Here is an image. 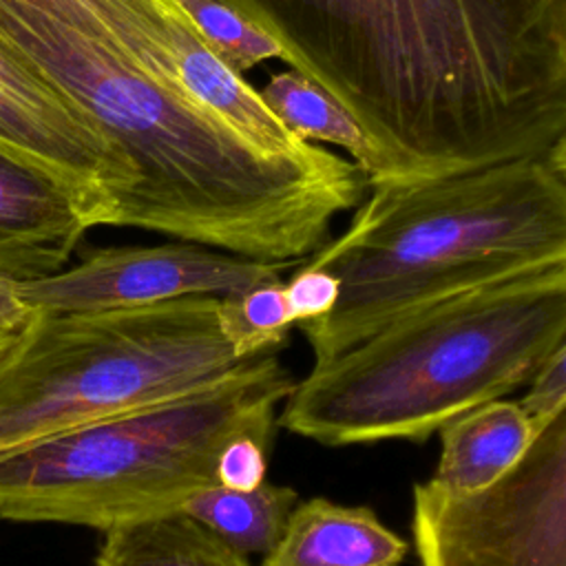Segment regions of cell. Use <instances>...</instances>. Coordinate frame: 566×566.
<instances>
[{
  "label": "cell",
  "mask_w": 566,
  "mask_h": 566,
  "mask_svg": "<svg viewBox=\"0 0 566 566\" xmlns=\"http://www.w3.org/2000/svg\"><path fill=\"white\" fill-rule=\"evenodd\" d=\"M217 321L237 358L252 360L279 354L294 327L283 279H270L219 298Z\"/></svg>",
  "instance_id": "obj_18"
},
{
  "label": "cell",
  "mask_w": 566,
  "mask_h": 566,
  "mask_svg": "<svg viewBox=\"0 0 566 566\" xmlns=\"http://www.w3.org/2000/svg\"><path fill=\"white\" fill-rule=\"evenodd\" d=\"M95 566H250L181 511L104 533Z\"/></svg>",
  "instance_id": "obj_17"
},
{
  "label": "cell",
  "mask_w": 566,
  "mask_h": 566,
  "mask_svg": "<svg viewBox=\"0 0 566 566\" xmlns=\"http://www.w3.org/2000/svg\"><path fill=\"white\" fill-rule=\"evenodd\" d=\"M270 438L237 436L217 455L214 480L219 486L234 491H252L265 482L268 475Z\"/></svg>",
  "instance_id": "obj_22"
},
{
  "label": "cell",
  "mask_w": 566,
  "mask_h": 566,
  "mask_svg": "<svg viewBox=\"0 0 566 566\" xmlns=\"http://www.w3.org/2000/svg\"><path fill=\"white\" fill-rule=\"evenodd\" d=\"M438 433L440 458L427 484L440 493L467 495L509 473L537 429L517 402L500 398L460 413Z\"/></svg>",
  "instance_id": "obj_13"
},
{
  "label": "cell",
  "mask_w": 566,
  "mask_h": 566,
  "mask_svg": "<svg viewBox=\"0 0 566 566\" xmlns=\"http://www.w3.org/2000/svg\"><path fill=\"white\" fill-rule=\"evenodd\" d=\"M172 53L179 88L261 150L301 155L314 146L294 137L268 108L261 93L212 55L179 7L172 15Z\"/></svg>",
  "instance_id": "obj_12"
},
{
  "label": "cell",
  "mask_w": 566,
  "mask_h": 566,
  "mask_svg": "<svg viewBox=\"0 0 566 566\" xmlns=\"http://www.w3.org/2000/svg\"><path fill=\"white\" fill-rule=\"evenodd\" d=\"M18 281L0 272V332L15 334L33 318V312L18 294Z\"/></svg>",
  "instance_id": "obj_23"
},
{
  "label": "cell",
  "mask_w": 566,
  "mask_h": 566,
  "mask_svg": "<svg viewBox=\"0 0 566 566\" xmlns=\"http://www.w3.org/2000/svg\"><path fill=\"white\" fill-rule=\"evenodd\" d=\"M111 223L104 201L0 144L2 274L22 281L60 272L91 228Z\"/></svg>",
  "instance_id": "obj_10"
},
{
  "label": "cell",
  "mask_w": 566,
  "mask_h": 566,
  "mask_svg": "<svg viewBox=\"0 0 566 566\" xmlns=\"http://www.w3.org/2000/svg\"><path fill=\"white\" fill-rule=\"evenodd\" d=\"M259 93L294 137L307 144H332L349 153L356 168L365 175L367 186L396 181L389 159L365 135L358 122L298 71L285 69L272 73Z\"/></svg>",
  "instance_id": "obj_15"
},
{
  "label": "cell",
  "mask_w": 566,
  "mask_h": 566,
  "mask_svg": "<svg viewBox=\"0 0 566 566\" xmlns=\"http://www.w3.org/2000/svg\"><path fill=\"white\" fill-rule=\"evenodd\" d=\"M528 389L517 400L531 424L539 431L566 411V345L555 349L526 382Z\"/></svg>",
  "instance_id": "obj_21"
},
{
  "label": "cell",
  "mask_w": 566,
  "mask_h": 566,
  "mask_svg": "<svg viewBox=\"0 0 566 566\" xmlns=\"http://www.w3.org/2000/svg\"><path fill=\"white\" fill-rule=\"evenodd\" d=\"M338 102L396 181L566 144V0H221Z\"/></svg>",
  "instance_id": "obj_1"
},
{
  "label": "cell",
  "mask_w": 566,
  "mask_h": 566,
  "mask_svg": "<svg viewBox=\"0 0 566 566\" xmlns=\"http://www.w3.org/2000/svg\"><path fill=\"white\" fill-rule=\"evenodd\" d=\"M290 272L292 274L283 279V285L294 327L327 316L340 294L338 279L329 270L307 261H301Z\"/></svg>",
  "instance_id": "obj_20"
},
{
  "label": "cell",
  "mask_w": 566,
  "mask_h": 566,
  "mask_svg": "<svg viewBox=\"0 0 566 566\" xmlns=\"http://www.w3.org/2000/svg\"><path fill=\"white\" fill-rule=\"evenodd\" d=\"M13 336H15V334H11V332H0V352L11 343Z\"/></svg>",
  "instance_id": "obj_24"
},
{
  "label": "cell",
  "mask_w": 566,
  "mask_h": 566,
  "mask_svg": "<svg viewBox=\"0 0 566 566\" xmlns=\"http://www.w3.org/2000/svg\"><path fill=\"white\" fill-rule=\"evenodd\" d=\"M217 303L186 296L135 310L33 314L0 352V458L203 389L250 363L226 343Z\"/></svg>",
  "instance_id": "obj_6"
},
{
  "label": "cell",
  "mask_w": 566,
  "mask_h": 566,
  "mask_svg": "<svg viewBox=\"0 0 566 566\" xmlns=\"http://www.w3.org/2000/svg\"><path fill=\"white\" fill-rule=\"evenodd\" d=\"M411 528L420 566H566V411L486 489L416 484Z\"/></svg>",
  "instance_id": "obj_7"
},
{
  "label": "cell",
  "mask_w": 566,
  "mask_h": 566,
  "mask_svg": "<svg viewBox=\"0 0 566 566\" xmlns=\"http://www.w3.org/2000/svg\"><path fill=\"white\" fill-rule=\"evenodd\" d=\"M298 502L301 497L292 486L265 480L252 491L212 484L192 495L179 511L248 559L252 555L263 557L276 546Z\"/></svg>",
  "instance_id": "obj_16"
},
{
  "label": "cell",
  "mask_w": 566,
  "mask_h": 566,
  "mask_svg": "<svg viewBox=\"0 0 566 566\" xmlns=\"http://www.w3.org/2000/svg\"><path fill=\"white\" fill-rule=\"evenodd\" d=\"M407 542L371 509L325 497L298 502L261 566H398Z\"/></svg>",
  "instance_id": "obj_11"
},
{
  "label": "cell",
  "mask_w": 566,
  "mask_h": 566,
  "mask_svg": "<svg viewBox=\"0 0 566 566\" xmlns=\"http://www.w3.org/2000/svg\"><path fill=\"white\" fill-rule=\"evenodd\" d=\"M279 354L203 389L80 424L0 458V517L113 531L179 511L217 484L237 436L270 438L294 387Z\"/></svg>",
  "instance_id": "obj_5"
},
{
  "label": "cell",
  "mask_w": 566,
  "mask_h": 566,
  "mask_svg": "<svg viewBox=\"0 0 566 566\" xmlns=\"http://www.w3.org/2000/svg\"><path fill=\"white\" fill-rule=\"evenodd\" d=\"M0 144L46 166L113 210L135 170L95 122L0 33ZM113 226V223H111Z\"/></svg>",
  "instance_id": "obj_9"
},
{
  "label": "cell",
  "mask_w": 566,
  "mask_h": 566,
  "mask_svg": "<svg viewBox=\"0 0 566 566\" xmlns=\"http://www.w3.org/2000/svg\"><path fill=\"white\" fill-rule=\"evenodd\" d=\"M0 33L73 99L128 159L133 188L115 228H135L265 263H301L332 239L367 179L312 146L265 153L184 91L18 0H0Z\"/></svg>",
  "instance_id": "obj_2"
},
{
  "label": "cell",
  "mask_w": 566,
  "mask_h": 566,
  "mask_svg": "<svg viewBox=\"0 0 566 566\" xmlns=\"http://www.w3.org/2000/svg\"><path fill=\"white\" fill-rule=\"evenodd\" d=\"M296 265L252 261L188 241L113 245L91 250L49 276L18 281V294L33 314L135 310L186 296H232L283 279Z\"/></svg>",
  "instance_id": "obj_8"
},
{
  "label": "cell",
  "mask_w": 566,
  "mask_h": 566,
  "mask_svg": "<svg viewBox=\"0 0 566 566\" xmlns=\"http://www.w3.org/2000/svg\"><path fill=\"white\" fill-rule=\"evenodd\" d=\"M566 345V263L473 287L314 363L279 424L327 447L424 440L526 385Z\"/></svg>",
  "instance_id": "obj_4"
},
{
  "label": "cell",
  "mask_w": 566,
  "mask_h": 566,
  "mask_svg": "<svg viewBox=\"0 0 566 566\" xmlns=\"http://www.w3.org/2000/svg\"><path fill=\"white\" fill-rule=\"evenodd\" d=\"M93 38L150 77L179 88L172 0H18ZM181 91V88H179Z\"/></svg>",
  "instance_id": "obj_14"
},
{
  "label": "cell",
  "mask_w": 566,
  "mask_h": 566,
  "mask_svg": "<svg viewBox=\"0 0 566 566\" xmlns=\"http://www.w3.org/2000/svg\"><path fill=\"white\" fill-rule=\"evenodd\" d=\"M188 22L192 24L199 40L217 55L226 66L237 73L268 62L283 60L279 44L245 20L239 11L221 0H172Z\"/></svg>",
  "instance_id": "obj_19"
},
{
  "label": "cell",
  "mask_w": 566,
  "mask_h": 566,
  "mask_svg": "<svg viewBox=\"0 0 566 566\" xmlns=\"http://www.w3.org/2000/svg\"><path fill=\"white\" fill-rule=\"evenodd\" d=\"M303 261L340 283L327 316L296 325L314 363L440 298L566 263V144L449 177L371 184L347 228Z\"/></svg>",
  "instance_id": "obj_3"
}]
</instances>
